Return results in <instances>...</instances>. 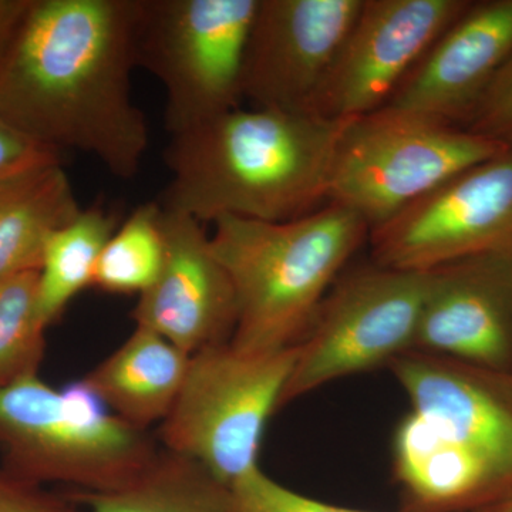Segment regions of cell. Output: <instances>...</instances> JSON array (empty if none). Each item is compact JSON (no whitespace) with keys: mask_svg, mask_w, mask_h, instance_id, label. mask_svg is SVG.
<instances>
[{"mask_svg":"<svg viewBox=\"0 0 512 512\" xmlns=\"http://www.w3.org/2000/svg\"><path fill=\"white\" fill-rule=\"evenodd\" d=\"M375 265L429 272L512 251V148L460 171L369 232Z\"/></svg>","mask_w":512,"mask_h":512,"instance_id":"obj_9","label":"cell"},{"mask_svg":"<svg viewBox=\"0 0 512 512\" xmlns=\"http://www.w3.org/2000/svg\"><path fill=\"white\" fill-rule=\"evenodd\" d=\"M158 451L148 431L110 412L83 379L53 389L37 375L0 390V468L26 483L119 490Z\"/></svg>","mask_w":512,"mask_h":512,"instance_id":"obj_4","label":"cell"},{"mask_svg":"<svg viewBox=\"0 0 512 512\" xmlns=\"http://www.w3.org/2000/svg\"><path fill=\"white\" fill-rule=\"evenodd\" d=\"M39 271L0 281V390L39 375L46 326L37 309Z\"/></svg>","mask_w":512,"mask_h":512,"instance_id":"obj_22","label":"cell"},{"mask_svg":"<svg viewBox=\"0 0 512 512\" xmlns=\"http://www.w3.org/2000/svg\"><path fill=\"white\" fill-rule=\"evenodd\" d=\"M66 497L86 512H232L229 488L194 461L164 448L119 490L69 491Z\"/></svg>","mask_w":512,"mask_h":512,"instance_id":"obj_19","label":"cell"},{"mask_svg":"<svg viewBox=\"0 0 512 512\" xmlns=\"http://www.w3.org/2000/svg\"><path fill=\"white\" fill-rule=\"evenodd\" d=\"M55 160L59 153L33 143L0 117V178Z\"/></svg>","mask_w":512,"mask_h":512,"instance_id":"obj_26","label":"cell"},{"mask_svg":"<svg viewBox=\"0 0 512 512\" xmlns=\"http://www.w3.org/2000/svg\"><path fill=\"white\" fill-rule=\"evenodd\" d=\"M429 286L430 271L379 265L340 279L298 342V359L279 407L413 348Z\"/></svg>","mask_w":512,"mask_h":512,"instance_id":"obj_8","label":"cell"},{"mask_svg":"<svg viewBox=\"0 0 512 512\" xmlns=\"http://www.w3.org/2000/svg\"><path fill=\"white\" fill-rule=\"evenodd\" d=\"M163 231V268L138 298L131 318L136 326L153 330L190 356L229 342L237 323V302L204 224L163 207Z\"/></svg>","mask_w":512,"mask_h":512,"instance_id":"obj_13","label":"cell"},{"mask_svg":"<svg viewBox=\"0 0 512 512\" xmlns=\"http://www.w3.org/2000/svg\"><path fill=\"white\" fill-rule=\"evenodd\" d=\"M30 0H0V52L28 9Z\"/></svg>","mask_w":512,"mask_h":512,"instance_id":"obj_27","label":"cell"},{"mask_svg":"<svg viewBox=\"0 0 512 512\" xmlns=\"http://www.w3.org/2000/svg\"><path fill=\"white\" fill-rule=\"evenodd\" d=\"M190 359L163 336L136 326L126 342L83 380L110 412L148 431L173 409Z\"/></svg>","mask_w":512,"mask_h":512,"instance_id":"obj_16","label":"cell"},{"mask_svg":"<svg viewBox=\"0 0 512 512\" xmlns=\"http://www.w3.org/2000/svg\"><path fill=\"white\" fill-rule=\"evenodd\" d=\"M511 59L512 0L471 2L383 109L466 128Z\"/></svg>","mask_w":512,"mask_h":512,"instance_id":"obj_14","label":"cell"},{"mask_svg":"<svg viewBox=\"0 0 512 512\" xmlns=\"http://www.w3.org/2000/svg\"><path fill=\"white\" fill-rule=\"evenodd\" d=\"M396 467L410 494L436 507L495 500L512 487L490 461L448 440L414 412L397 430Z\"/></svg>","mask_w":512,"mask_h":512,"instance_id":"obj_17","label":"cell"},{"mask_svg":"<svg viewBox=\"0 0 512 512\" xmlns=\"http://www.w3.org/2000/svg\"><path fill=\"white\" fill-rule=\"evenodd\" d=\"M471 0H363L313 116L353 120L382 110Z\"/></svg>","mask_w":512,"mask_h":512,"instance_id":"obj_10","label":"cell"},{"mask_svg":"<svg viewBox=\"0 0 512 512\" xmlns=\"http://www.w3.org/2000/svg\"><path fill=\"white\" fill-rule=\"evenodd\" d=\"M413 348L512 376V251L468 256L430 271Z\"/></svg>","mask_w":512,"mask_h":512,"instance_id":"obj_12","label":"cell"},{"mask_svg":"<svg viewBox=\"0 0 512 512\" xmlns=\"http://www.w3.org/2000/svg\"><path fill=\"white\" fill-rule=\"evenodd\" d=\"M140 0H30L0 52V117L33 143L140 171L150 131L131 97Z\"/></svg>","mask_w":512,"mask_h":512,"instance_id":"obj_1","label":"cell"},{"mask_svg":"<svg viewBox=\"0 0 512 512\" xmlns=\"http://www.w3.org/2000/svg\"><path fill=\"white\" fill-rule=\"evenodd\" d=\"M298 343L247 352L231 342L191 356L173 409L160 424L164 450L194 461L231 488L258 468L269 417L298 359Z\"/></svg>","mask_w":512,"mask_h":512,"instance_id":"obj_5","label":"cell"},{"mask_svg":"<svg viewBox=\"0 0 512 512\" xmlns=\"http://www.w3.org/2000/svg\"><path fill=\"white\" fill-rule=\"evenodd\" d=\"M363 0H259L242 69L249 107L312 114Z\"/></svg>","mask_w":512,"mask_h":512,"instance_id":"obj_11","label":"cell"},{"mask_svg":"<svg viewBox=\"0 0 512 512\" xmlns=\"http://www.w3.org/2000/svg\"><path fill=\"white\" fill-rule=\"evenodd\" d=\"M214 227L211 248L237 302L229 342L247 352L296 345L370 232L356 212L333 202L298 220L224 217Z\"/></svg>","mask_w":512,"mask_h":512,"instance_id":"obj_3","label":"cell"},{"mask_svg":"<svg viewBox=\"0 0 512 512\" xmlns=\"http://www.w3.org/2000/svg\"><path fill=\"white\" fill-rule=\"evenodd\" d=\"M466 130L512 148V59L495 76Z\"/></svg>","mask_w":512,"mask_h":512,"instance_id":"obj_24","label":"cell"},{"mask_svg":"<svg viewBox=\"0 0 512 512\" xmlns=\"http://www.w3.org/2000/svg\"><path fill=\"white\" fill-rule=\"evenodd\" d=\"M349 120L237 107L171 136L165 210L201 224L224 217L298 220L328 204L336 146Z\"/></svg>","mask_w":512,"mask_h":512,"instance_id":"obj_2","label":"cell"},{"mask_svg":"<svg viewBox=\"0 0 512 512\" xmlns=\"http://www.w3.org/2000/svg\"><path fill=\"white\" fill-rule=\"evenodd\" d=\"M487 512H512V487L500 497L495 498Z\"/></svg>","mask_w":512,"mask_h":512,"instance_id":"obj_28","label":"cell"},{"mask_svg":"<svg viewBox=\"0 0 512 512\" xmlns=\"http://www.w3.org/2000/svg\"><path fill=\"white\" fill-rule=\"evenodd\" d=\"M392 367L414 413L448 440L476 451L512 483L511 376L424 353L399 356Z\"/></svg>","mask_w":512,"mask_h":512,"instance_id":"obj_15","label":"cell"},{"mask_svg":"<svg viewBox=\"0 0 512 512\" xmlns=\"http://www.w3.org/2000/svg\"><path fill=\"white\" fill-rule=\"evenodd\" d=\"M259 0H140L136 64L161 83L170 136L242 103V69Z\"/></svg>","mask_w":512,"mask_h":512,"instance_id":"obj_7","label":"cell"},{"mask_svg":"<svg viewBox=\"0 0 512 512\" xmlns=\"http://www.w3.org/2000/svg\"><path fill=\"white\" fill-rule=\"evenodd\" d=\"M80 211L60 160L0 178V281L39 271L49 238Z\"/></svg>","mask_w":512,"mask_h":512,"instance_id":"obj_18","label":"cell"},{"mask_svg":"<svg viewBox=\"0 0 512 512\" xmlns=\"http://www.w3.org/2000/svg\"><path fill=\"white\" fill-rule=\"evenodd\" d=\"M232 512H366L320 503L266 476L261 467L229 488Z\"/></svg>","mask_w":512,"mask_h":512,"instance_id":"obj_23","label":"cell"},{"mask_svg":"<svg viewBox=\"0 0 512 512\" xmlns=\"http://www.w3.org/2000/svg\"><path fill=\"white\" fill-rule=\"evenodd\" d=\"M505 150L466 128L375 111L343 128L328 202L356 212L372 231L448 178Z\"/></svg>","mask_w":512,"mask_h":512,"instance_id":"obj_6","label":"cell"},{"mask_svg":"<svg viewBox=\"0 0 512 512\" xmlns=\"http://www.w3.org/2000/svg\"><path fill=\"white\" fill-rule=\"evenodd\" d=\"M0 512H86L70 498L47 493L0 468Z\"/></svg>","mask_w":512,"mask_h":512,"instance_id":"obj_25","label":"cell"},{"mask_svg":"<svg viewBox=\"0 0 512 512\" xmlns=\"http://www.w3.org/2000/svg\"><path fill=\"white\" fill-rule=\"evenodd\" d=\"M164 255L163 207L158 202L138 205L101 251L93 286L103 292L143 295L157 281Z\"/></svg>","mask_w":512,"mask_h":512,"instance_id":"obj_21","label":"cell"},{"mask_svg":"<svg viewBox=\"0 0 512 512\" xmlns=\"http://www.w3.org/2000/svg\"><path fill=\"white\" fill-rule=\"evenodd\" d=\"M511 384H512V376H511Z\"/></svg>","mask_w":512,"mask_h":512,"instance_id":"obj_29","label":"cell"},{"mask_svg":"<svg viewBox=\"0 0 512 512\" xmlns=\"http://www.w3.org/2000/svg\"><path fill=\"white\" fill-rule=\"evenodd\" d=\"M113 212L101 204L82 208L74 220L47 241L39 268L37 309L49 328L69 303L93 286L101 251L119 227Z\"/></svg>","mask_w":512,"mask_h":512,"instance_id":"obj_20","label":"cell"}]
</instances>
